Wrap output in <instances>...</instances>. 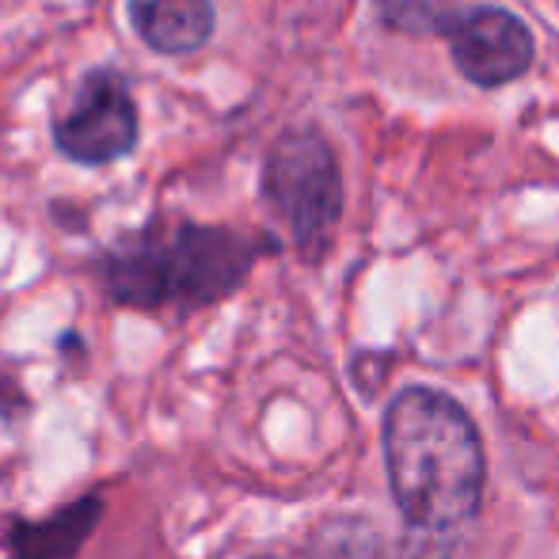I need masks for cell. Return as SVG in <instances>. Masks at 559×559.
I'll return each instance as SVG.
<instances>
[{"label":"cell","mask_w":559,"mask_h":559,"mask_svg":"<svg viewBox=\"0 0 559 559\" xmlns=\"http://www.w3.org/2000/svg\"><path fill=\"white\" fill-rule=\"evenodd\" d=\"M384 468L400 514L427 533H449L479 514L487 456L472 415L427 384L396 392L381 423Z\"/></svg>","instance_id":"cell-1"},{"label":"cell","mask_w":559,"mask_h":559,"mask_svg":"<svg viewBox=\"0 0 559 559\" xmlns=\"http://www.w3.org/2000/svg\"><path fill=\"white\" fill-rule=\"evenodd\" d=\"M104 518V495H81L46 518H8L0 530L4 559H76Z\"/></svg>","instance_id":"cell-6"},{"label":"cell","mask_w":559,"mask_h":559,"mask_svg":"<svg viewBox=\"0 0 559 559\" xmlns=\"http://www.w3.org/2000/svg\"><path fill=\"white\" fill-rule=\"evenodd\" d=\"M130 23L148 50L164 58H187L214 35L210 0H130Z\"/></svg>","instance_id":"cell-7"},{"label":"cell","mask_w":559,"mask_h":559,"mask_svg":"<svg viewBox=\"0 0 559 559\" xmlns=\"http://www.w3.org/2000/svg\"><path fill=\"white\" fill-rule=\"evenodd\" d=\"M456 73L476 88H502L530 73L537 46L533 31L507 8H476L453 15L445 27Z\"/></svg>","instance_id":"cell-5"},{"label":"cell","mask_w":559,"mask_h":559,"mask_svg":"<svg viewBox=\"0 0 559 559\" xmlns=\"http://www.w3.org/2000/svg\"><path fill=\"white\" fill-rule=\"evenodd\" d=\"M263 199L286 225L297 255L320 263L343 217V171L332 141L317 126H297L278 138L263 164Z\"/></svg>","instance_id":"cell-3"},{"label":"cell","mask_w":559,"mask_h":559,"mask_svg":"<svg viewBox=\"0 0 559 559\" xmlns=\"http://www.w3.org/2000/svg\"><path fill=\"white\" fill-rule=\"evenodd\" d=\"M377 15L400 35H445L456 12L449 0H377Z\"/></svg>","instance_id":"cell-8"},{"label":"cell","mask_w":559,"mask_h":559,"mask_svg":"<svg viewBox=\"0 0 559 559\" xmlns=\"http://www.w3.org/2000/svg\"><path fill=\"white\" fill-rule=\"evenodd\" d=\"M271 251H278L271 236L156 217L115 240L99 255L96 274L107 301L122 309L199 312L233 297Z\"/></svg>","instance_id":"cell-2"},{"label":"cell","mask_w":559,"mask_h":559,"mask_svg":"<svg viewBox=\"0 0 559 559\" xmlns=\"http://www.w3.org/2000/svg\"><path fill=\"white\" fill-rule=\"evenodd\" d=\"M53 145L73 164H115L138 145V107L126 81L99 69L76 92V104L53 126Z\"/></svg>","instance_id":"cell-4"}]
</instances>
